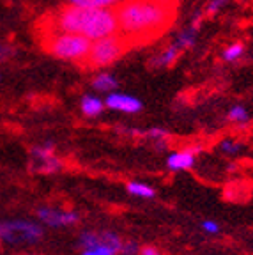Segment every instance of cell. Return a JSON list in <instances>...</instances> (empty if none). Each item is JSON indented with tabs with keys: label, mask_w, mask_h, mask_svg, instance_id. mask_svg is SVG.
<instances>
[{
	"label": "cell",
	"mask_w": 253,
	"mask_h": 255,
	"mask_svg": "<svg viewBox=\"0 0 253 255\" xmlns=\"http://www.w3.org/2000/svg\"><path fill=\"white\" fill-rule=\"evenodd\" d=\"M105 107L124 112V114H136L143 108V103L134 96L123 94V92H110L105 100Z\"/></svg>",
	"instance_id": "7"
},
{
	"label": "cell",
	"mask_w": 253,
	"mask_h": 255,
	"mask_svg": "<svg viewBox=\"0 0 253 255\" xmlns=\"http://www.w3.org/2000/svg\"><path fill=\"white\" fill-rule=\"evenodd\" d=\"M44 236L43 225L28 220L0 222V241L7 245H32Z\"/></svg>",
	"instance_id": "5"
},
{
	"label": "cell",
	"mask_w": 253,
	"mask_h": 255,
	"mask_svg": "<svg viewBox=\"0 0 253 255\" xmlns=\"http://www.w3.org/2000/svg\"><path fill=\"white\" fill-rule=\"evenodd\" d=\"M127 191H129L131 195L140 197V199H152L156 195V190L152 186H149L145 183H136V181L127 183Z\"/></svg>",
	"instance_id": "14"
},
{
	"label": "cell",
	"mask_w": 253,
	"mask_h": 255,
	"mask_svg": "<svg viewBox=\"0 0 253 255\" xmlns=\"http://www.w3.org/2000/svg\"><path fill=\"white\" fill-rule=\"evenodd\" d=\"M92 87L99 92H108V94H110V92L117 87V78L112 76L110 73H99V75H96L94 80H92Z\"/></svg>",
	"instance_id": "13"
},
{
	"label": "cell",
	"mask_w": 253,
	"mask_h": 255,
	"mask_svg": "<svg viewBox=\"0 0 253 255\" xmlns=\"http://www.w3.org/2000/svg\"><path fill=\"white\" fill-rule=\"evenodd\" d=\"M78 245L82 248H91L96 247V245H101V236H99V232L85 231L78 236Z\"/></svg>",
	"instance_id": "17"
},
{
	"label": "cell",
	"mask_w": 253,
	"mask_h": 255,
	"mask_svg": "<svg viewBox=\"0 0 253 255\" xmlns=\"http://www.w3.org/2000/svg\"><path fill=\"white\" fill-rule=\"evenodd\" d=\"M140 255H163V254L159 248L152 247V245H145V247L140 248Z\"/></svg>",
	"instance_id": "25"
},
{
	"label": "cell",
	"mask_w": 253,
	"mask_h": 255,
	"mask_svg": "<svg viewBox=\"0 0 253 255\" xmlns=\"http://www.w3.org/2000/svg\"><path fill=\"white\" fill-rule=\"evenodd\" d=\"M44 32H67L78 34L91 41L119 34V23L114 9H85L64 5L46 18Z\"/></svg>",
	"instance_id": "2"
},
{
	"label": "cell",
	"mask_w": 253,
	"mask_h": 255,
	"mask_svg": "<svg viewBox=\"0 0 253 255\" xmlns=\"http://www.w3.org/2000/svg\"><path fill=\"white\" fill-rule=\"evenodd\" d=\"M82 255H117V252H115L114 248L101 243V245H96V247H91V248H83Z\"/></svg>",
	"instance_id": "19"
},
{
	"label": "cell",
	"mask_w": 253,
	"mask_h": 255,
	"mask_svg": "<svg viewBox=\"0 0 253 255\" xmlns=\"http://www.w3.org/2000/svg\"><path fill=\"white\" fill-rule=\"evenodd\" d=\"M80 108L87 117H98L103 114L105 108V100H99L98 96L85 94L82 96V101H80Z\"/></svg>",
	"instance_id": "9"
},
{
	"label": "cell",
	"mask_w": 253,
	"mask_h": 255,
	"mask_svg": "<svg viewBox=\"0 0 253 255\" xmlns=\"http://www.w3.org/2000/svg\"><path fill=\"white\" fill-rule=\"evenodd\" d=\"M243 55H245V44H243V43L230 44V46H227L225 50H223V53H222L223 60H227V62H234V60L241 59Z\"/></svg>",
	"instance_id": "16"
},
{
	"label": "cell",
	"mask_w": 253,
	"mask_h": 255,
	"mask_svg": "<svg viewBox=\"0 0 253 255\" xmlns=\"http://www.w3.org/2000/svg\"><path fill=\"white\" fill-rule=\"evenodd\" d=\"M119 36L138 46L163 36L177 16V0H123L114 9Z\"/></svg>",
	"instance_id": "1"
},
{
	"label": "cell",
	"mask_w": 253,
	"mask_h": 255,
	"mask_svg": "<svg viewBox=\"0 0 253 255\" xmlns=\"http://www.w3.org/2000/svg\"><path fill=\"white\" fill-rule=\"evenodd\" d=\"M129 50V44L124 41V37H121L119 34L114 36L103 37V39L92 41L91 52H89L85 62L82 64L83 68L87 69H101L108 68L114 62L121 59L124 53Z\"/></svg>",
	"instance_id": "4"
},
{
	"label": "cell",
	"mask_w": 253,
	"mask_h": 255,
	"mask_svg": "<svg viewBox=\"0 0 253 255\" xmlns=\"http://www.w3.org/2000/svg\"><path fill=\"white\" fill-rule=\"evenodd\" d=\"M200 18H202V14L195 16L193 23H191L190 27L186 28V30H182L181 34L177 36V39H175V44H177L179 50H188V48H191L195 44V37H197L198 25H200Z\"/></svg>",
	"instance_id": "10"
},
{
	"label": "cell",
	"mask_w": 253,
	"mask_h": 255,
	"mask_svg": "<svg viewBox=\"0 0 253 255\" xmlns=\"http://www.w3.org/2000/svg\"><path fill=\"white\" fill-rule=\"evenodd\" d=\"M67 5L75 7H85V9H112L123 2V0H66Z\"/></svg>",
	"instance_id": "12"
},
{
	"label": "cell",
	"mask_w": 253,
	"mask_h": 255,
	"mask_svg": "<svg viewBox=\"0 0 253 255\" xmlns=\"http://www.w3.org/2000/svg\"><path fill=\"white\" fill-rule=\"evenodd\" d=\"M227 116H229V119L234 121V123H246V121H248V112H246V108L243 107V105L232 107Z\"/></svg>",
	"instance_id": "18"
},
{
	"label": "cell",
	"mask_w": 253,
	"mask_h": 255,
	"mask_svg": "<svg viewBox=\"0 0 253 255\" xmlns=\"http://www.w3.org/2000/svg\"><path fill=\"white\" fill-rule=\"evenodd\" d=\"M37 218L41 223L48 225V227H64V225H75L78 223L80 216L75 211H62L57 207H39L37 209Z\"/></svg>",
	"instance_id": "6"
},
{
	"label": "cell",
	"mask_w": 253,
	"mask_h": 255,
	"mask_svg": "<svg viewBox=\"0 0 253 255\" xmlns=\"http://www.w3.org/2000/svg\"><path fill=\"white\" fill-rule=\"evenodd\" d=\"M140 248L136 245V241H123V247H121V252L119 254L123 255H140Z\"/></svg>",
	"instance_id": "21"
},
{
	"label": "cell",
	"mask_w": 253,
	"mask_h": 255,
	"mask_svg": "<svg viewBox=\"0 0 253 255\" xmlns=\"http://www.w3.org/2000/svg\"><path fill=\"white\" fill-rule=\"evenodd\" d=\"M229 2H230V0H211L209 5H207V9H206V14H209V16L216 14V12L220 11L223 5L229 4Z\"/></svg>",
	"instance_id": "23"
},
{
	"label": "cell",
	"mask_w": 253,
	"mask_h": 255,
	"mask_svg": "<svg viewBox=\"0 0 253 255\" xmlns=\"http://www.w3.org/2000/svg\"><path fill=\"white\" fill-rule=\"evenodd\" d=\"M220 149H222L225 154H238L239 151H241V143H238L236 140H223L222 143H220Z\"/></svg>",
	"instance_id": "20"
},
{
	"label": "cell",
	"mask_w": 253,
	"mask_h": 255,
	"mask_svg": "<svg viewBox=\"0 0 253 255\" xmlns=\"http://www.w3.org/2000/svg\"><path fill=\"white\" fill-rule=\"evenodd\" d=\"M202 229L206 232H209V234H218V232H220V225H218L216 222H213V220L202 222Z\"/></svg>",
	"instance_id": "24"
},
{
	"label": "cell",
	"mask_w": 253,
	"mask_h": 255,
	"mask_svg": "<svg viewBox=\"0 0 253 255\" xmlns=\"http://www.w3.org/2000/svg\"><path fill=\"white\" fill-rule=\"evenodd\" d=\"M200 151V147H188L182 149V151L172 152L168 158H166V167L174 172L179 170H190L195 165V154Z\"/></svg>",
	"instance_id": "8"
},
{
	"label": "cell",
	"mask_w": 253,
	"mask_h": 255,
	"mask_svg": "<svg viewBox=\"0 0 253 255\" xmlns=\"http://www.w3.org/2000/svg\"><path fill=\"white\" fill-rule=\"evenodd\" d=\"M99 236H101V243L107 245V247H110V248H114V250L119 254L121 247H123V239H121V236L117 234V232L103 231V232H99Z\"/></svg>",
	"instance_id": "15"
},
{
	"label": "cell",
	"mask_w": 253,
	"mask_h": 255,
	"mask_svg": "<svg viewBox=\"0 0 253 255\" xmlns=\"http://www.w3.org/2000/svg\"><path fill=\"white\" fill-rule=\"evenodd\" d=\"M179 53H181V50L177 48V44L175 43L170 44V46H166L158 57L152 59V66H154V68H170L172 64L177 60Z\"/></svg>",
	"instance_id": "11"
},
{
	"label": "cell",
	"mask_w": 253,
	"mask_h": 255,
	"mask_svg": "<svg viewBox=\"0 0 253 255\" xmlns=\"http://www.w3.org/2000/svg\"><path fill=\"white\" fill-rule=\"evenodd\" d=\"M143 135L149 136V138H152V140H156V142H161V140L168 138V131L163 129V128H150L149 131L143 133Z\"/></svg>",
	"instance_id": "22"
},
{
	"label": "cell",
	"mask_w": 253,
	"mask_h": 255,
	"mask_svg": "<svg viewBox=\"0 0 253 255\" xmlns=\"http://www.w3.org/2000/svg\"><path fill=\"white\" fill-rule=\"evenodd\" d=\"M92 41L78 34L67 32H43L41 46L46 53L67 62L83 64L91 52Z\"/></svg>",
	"instance_id": "3"
},
{
	"label": "cell",
	"mask_w": 253,
	"mask_h": 255,
	"mask_svg": "<svg viewBox=\"0 0 253 255\" xmlns=\"http://www.w3.org/2000/svg\"><path fill=\"white\" fill-rule=\"evenodd\" d=\"M7 57H9V48L4 46V44H0V62H4Z\"/></svg>",
	"instance_id": "26"
}]
</instances>
